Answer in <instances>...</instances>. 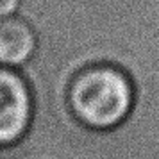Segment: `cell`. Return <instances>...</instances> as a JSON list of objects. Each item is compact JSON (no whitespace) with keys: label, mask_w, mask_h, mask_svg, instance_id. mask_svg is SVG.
Returning a JSON list of instances; mask_svg holds the SVG:
<instances>
[{"label":"cell","mask_w":159,"mask_h":159,"mask_svg":"<svg viewBox=\"0 0 159 159\" xmlns=\"http://www.w3.org/2000/svg\"><path fill=\"white\" fill-rule=\"evenodd\" d=\"M134 84L129 73L113 63H91L73 75L68 106L82 125L109 130L127 120L134 107Z\"/></svg>","instance_id":"obj_1"},{"label":"cell","mask_w":159,"mask_h":159,"mask_svg":"<svg viewBox=\"0 0 159 159\" xmlns=\"http://www.w3.org/2000/svg\"><path fill=\"white\" fill-rule=\"evenodd\" d=\"M34 115L30 84L20 70L0 66V145L22 139Z\"/></svg>","instance_id":"obj_2"},{"label":"cell","mask_w":159,"mask_h":159,"mask_svg":"<svg viewBox=\"0 0 159 159\" xmlns=\"http://www.w3.org/2000/svg\"><path fill=\"white\" fill-rule=\"evenodd\" d=\"M39 38L34 25L20 15L0 20V66L20 70L34 59Z\"/></svg>","instance_id":"obj_3"},{"label":"cell","mask_w":159,"mask_h":159,"mask_svg":"<svg viewBox=\"0 0 159 159\" xmlns=\"http://www.w3.org/2000/svg\"><path fill=\"white\" fill-rule=\"evenodd\" d=\"M23 0H0V20L18 15Z\"/></svg>","instance_id":"obj_4"}]
</instances>
